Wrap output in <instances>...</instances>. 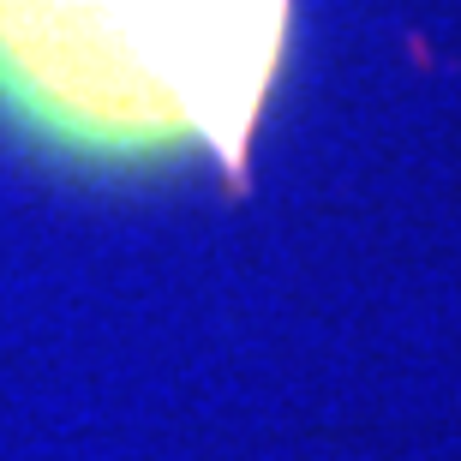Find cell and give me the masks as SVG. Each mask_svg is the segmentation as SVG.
Segmentation results:
<instances>
[{
	"instance_id": "6da1fadb",
	"label": "cell",
	"mask_w": 461,
	"mask_h": 461,
	"mask_svg": "<svg viewBox=\"0 0 461 461\" xmlns=\"http://www.w3.org/2000/svg\"><path fill=\"white\" fill-rule=\"evenodd\" d=\"M282 42L288 0H0V103L72 150L240 168Z\"/></svg>"
}]
</instances>
